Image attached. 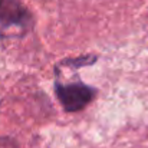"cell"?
I'll return each instance as SVG.
<instances>
[{
	"mask_svg": "<svg viewBox=\"0 0 148 148\" xmlns=\"http://www.w3.org/2000/svg\"><path fill=\"white\" fill-rule=\"evenodd\" d=\"M32 25L30 12L19 0H0V38H22Z\"/></svg>",
	"mask_w": 148,
	"mask_h": 148,
	"instance_id": "1",
	"label": "cell"
},
{
	"mask_svg": "<svg viewBox=\"0 0 148 148\" xmlns=\"http://www.w3.org/2000/svg\"><path fill=\"white\" fill-rule=\"evenodd\" d=\"M55 92L66 112H78L84 109L97 95V89L81 82L78 84H55Z\"/></svg>",
	"mask_w": 148,
	"mask_h": 148,
	"instance_id": "2",
	"label": "cell"
},
{
	"mask_svg": "<svg viewBox=\"0 0 148 148\" xmlns=\"http://www.w3.org/2000/svg\"><path fill=\"white\" fill-rule=\"evenodd\" d=\"M95 62H97V56H94V55H84V56H79V58L66 59L62 63L66 65V66H71V68H82V66H89V65H92Z\"/></svg>",
	"mask_w": 148,
	"mask_h": 148,
	"instance_id": "3",
	"label": "cell"
},
{
	"mask_svg": "<svg viewBox=\"0 0 148 148\" xmlns=\"http://www.w3.org/2000/svg\"><path fill=\"white\" fill-rule=\"evenodd\" d=\"M4 148H16V147H9V145H6V147Z\"/></svg>",
	"mask_w": 148,
	"mask_h": 148,
	"instance_id": "4",
	"label": "cell"
}]
</instances>
